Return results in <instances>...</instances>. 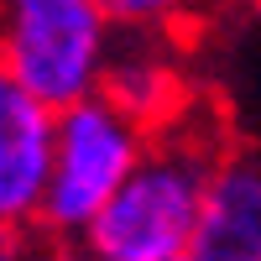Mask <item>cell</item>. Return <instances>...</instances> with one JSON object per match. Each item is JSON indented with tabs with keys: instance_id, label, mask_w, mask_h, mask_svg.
Here are the masks:
<instances>
[{
	"instance_id": "6da1fadb",
	"label": "cell",
	"mask_w": 261,
	"mask_h": 261,
	"mask_svg": "<svg viewBox=\"0 0 261 261\" xmlns=\"http://www.w3.org/2000/svg\"><path fill=\"white\" fill-rule=\"evenodd\" d=\"M220 157L225 151L183 130L178 115L151 136L141 167L125 178V188L110 199V209L89 225L79 246L94 261H188Z\"/></svg>"
},
{
	"instance_id": "7a4b0ae2",
	"label": "cell",
	"mask_w": 261,
	"mask_h": 261,
	"mask_svg": "<svg viewBox=\"0 0 261 261\" xmlns=\"http://www.w3.org/2000/svg\"><path fill=\"white\" fill-rule=\"evenodd\" d=\"M115 47L120 32L94 0H0V68L53 110L105 94Z\"/></svg>"
},
{
	"instance_id": "3957f363",
	"label": "cell",
	"mask_w": 261,
	"mask_h": 261,
	"mask_svg": "<svg viewBox=\"0 0 261 261\" xmlns=\"http://www.w3.org/2000/svg\"><path fill=\"white\" fill-rule=\"evenodd\" d=\"M157 130L141 125L110 94L79 99L58 110V141H53V178L42 199V235L63 246H79L89 225L99 220L125 178L141 167Z\"/></svg>"
},
{
	"instance_id": "277c9868",
	"label": "cell",
	"mask_w": 261,
	"mask_h": 261,
	"mask_svg": "<svg viewBox=\"0 0 261 261\" xmlns=\"http://www.w3.org/2000/svg\"><path fill=\"white\" fill-rule=\"evenodd\" d=\"M58 110L0 68V230H42V199L53 178Z\"/></svg>"
},
{
	"instance_id": "5b68a950",
	"label": "cell",
	"mask_w": 261,
	"mask_h": 261,
	"mask_svg": "<svg viewBox=\"0 0 261 261\" xmlns=\"http://www.w3.org/2000/svg\"><path fill=\"white\" fill-rule=\"evenodd\" d=\"M188 261H261V162L225 151L204 193Z\"/></svg>"
},
{
	"instance_id": "8992f818",
	"label": "cell",
	"mask_w": 261,
	"mask_h": 261,
	"mask_svg": "<svg viewBox=\"0 0 261 261\" xmlns=\"http://www.w3.org/2000/svg\"><path fill=\"white\" fill-rule=\"evenodd\" d=\"M105 94L151 130L178 120L183 115V84H178V68L167 58V37H120Z\"/></svg>"
},
{
	"instance_id": "52a82bcc",
	"label": "cell",
	"mask_w": 261,
	"mask_h": 261,
	"mask_svg": "<svg viewBox=\"0 0 261 261\" xmlns=\"http://www.w3.org/2000/svg\"><path fill=\"white\" fill-rule=\"evenodd\" d=\"M120 37H167L204 11V0H94Z\"/></svg>"
},
{
	"instance_id": "ba28073f",
	"label": "cell",
	"mask_w": 261,
	"mask_h": 261,
	"mask_svg": "<svg viewBox=\"0 0 261 261\" xmlns=\"http://www.w3.org/2000/svg\"><path fill=\"white\" fill-rule=\"evenodd\" d=\"M0 261H37V246H32V235L0 230Z\"/></svg>"
},
{
	"instance_id": "9c48e42d",
	"label": "cell",
	"mask_w": 261,
	"mask_h": 261,
	"mask_svg": "<svg viewBox=\"0 0 261 261\" xmlns=\"http://www.w3.org/2000/svg\"><path fill=\"white\" fill-rule=\"evenodd\" d=\"M37 261H94V256L84 251V246H63V241H47V246L37 251Z\"/></svg>"
}]
</instances>
